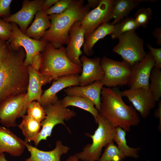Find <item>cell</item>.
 I'll list each match as a JSON object with an SVG mask.
<instances>
[{
	"label": "cell",
	"instance_id": "obj_33",
	"mask_svg": "<svg viewBox=\"0 0 161 161\" xmlns=\"http://www.w3.org/2000/svg\"><path fill=\"white\" fill-rule=\"evenodd\" d=\"M72 0H58L46 12L47 16L60 14L64 12L68 7Z\"/></svg>",
	"mask_w": 161,
	"mask_h": 161
},
{
	"label": "cell",
	"instance_id": "obj_14",
	"mask_svg": "<svg viewBox=\"0 0 161 161\" xmlns=\"http://www.w3.org/2000/svg\"><path fill=\"white\" fill-rule=\"evenodd\" d=\"M29 81L24 107L19 117H21L26 112L28 104L34 101H39L43 93V86L50 83L52 80L49 78L34 69L30 65L27 66Z\"/></svg>",
	"mask_w": 161,
	"mask_h": 161
},
{
	"label": "cell",
	"instance_id": "obj_13",
	"mask_svg": "<svg viewBox=\"0 0 161 161\" xmlns=\"http://www.w3.org/2000/svg\"><path fill=\"white\" fill-rule=\"evenodd\" d=\"M113 2V0H100L99 5L89 11L80 21L85 36L102 24L109 22Z\"/></svg>",
	"mask_w": 161,
	"mask_h": 161
},
{
	"label": "cell",
	"instance_id": "obj_46",
	"mask_svg": "<svg viewBox=\"0 0 161 161\" xmlns=\"http://www.w3.org/2000/svg\"></svg>",
	"mask_w": 161,
	"mask_h": 161
},
{
	"label": "cell",
	"instance_id": "obj_18",
	"mask_svg": "<svg viewBox=\"0 0 161 161\" xmlns=\"http://www.w3.org/2000/svg\"><path fill=\"white\" fill-rule=\"evenodd\" d=\"M78 74H72L58 78L52 85L43 92L39 102L43 107L55 103L58 100L57 93L65 88L79 85Z\"/></svg>",
	"mask_w": 161,
	"mask_h": 161
},
{
	"label": "cell",
	"instance_id": "obj_11",
	"mask_svg": "<svg viewBox=\"0 0 161 161\" xmlns=\"http://www.w3.org/2000/svg\"><path fill=\"white\" fill-rule=\"evenodd\" d=\"M26 93L7 98L0 104V123L4 126H17L16 119L23 109Z\"/></svg>",
	"mask_w": 161,
	"mask_h": 161
},
{
	"label": "cell",
	"instance_id": "obj_31",
	"mask_svg": "<svg viewBox=\"0 0 161 161\" xmlns=\"http://www.w3.org/2000/svg\"><path fill=\"white\" fill-rule=\"evenodd\" d=\"M26 112L27 115L41 123L46 117L44 108L37 101L30 103L27 106Z\"/></svg>",
	"mask_w": 161,
	"mask_h": 161
},
{
	"label": "cell",
	"instance_id": "obj_36",
	"mask_svg": "<svg viewBox=\"0 0 161 161\" xmlns=\"http://www.w3.org/2000/svg\"><path fill=\"white\" fill-rule=\"evenodd\" d=\"M42 54L37 52L33 55L31 59L30 65L36 71L39 72L43 62Z\"/></svg>",
	"mask_w": 161,
	"mask_h": 161
},
{
	"label": "cell",
	"instance_id": "obj_45",
	"mask_svg": "<svg viewBox=\"0 0 161 161\" xmlns=\"http://www.w3.org/2000/svg\"><path fill=\"white\" fill-rule=\"evenodd\" d=\"M145 161H149V160H146Z\"/></svg>",
	"mask_w": 161,
	"mask_h": 161
},
{
	"label": "cell",
	"instance_id": "obj_2",
	"mask_svg": "<svg viewBox=\"0 0 161 161\" xmlns=\"http://www.w3.org/2000/svg\"><path fill=\"white\" fill-rule=\"evenodd\" d=\"M120 91L103 87L100 95V109L99 112L115 127H120L126 132L131 126H137L140 118L137 111L123 101Z\"/></svg>",
	"mask_w": 161,
	"mask_h": 161
},
{
	"label": "cell",
	"instance_id": "obj_4",
	"mask_svg": "<svg viewBox=\"0 0 161 161\" xmlns=\"http://www.w3.org/2000/svg\"><path fill=\"white\" fill-rule=\"evenodd\" d=\"M43 52V62L39 72L52 80L81 72L82 66L71 61L66 55L64 47L55 48L47 43Z\"/></svg>",
	"mask_w": 161,
	"mask_h": 161
},
{
	"label": "cell",
	"instance_id": "obj_17",
	"mask_svg": "<svg viewBox=\"0 0 161 161\" xmlns=\"http://www.w3.org/2000/svg\"><path fill=\"white\" fill-rule=\"evenodd\" d=\"M101 60L99 57L89 58L85 55L80 57L82 71L79 78L80 86H85L101 80L104 72L100 64Z\"/></svg>",
	"mask_w": 161,
	"mask_h": 161
},
{
	"label": "cell",
	"instance_id": "obj_23",
	"mask_svg": "<svg viewBox=\"0 0 161 161\" xmlns=\"http://www.w3.org/2000/svg\"><path fill=\"white\" fill-rule=\"evenodd\" d=\"M113 27V25L110 23L105 22L85 36L83 45L84 53L88 56L92 55L93 48L95 44L99 40L103 38L108 35H110L112 31Z\"/></svg>",
	"mask_w": 161,
	"mask_h": 161
},
{
	"label": "cell",
	"instance_id": "obj_37",
	"mask_svg": "<svg viewBox=\"0 0 161 161\" xmlns=\"http://www.w3.org/2000/svg\"><path fill=\"white\" fill-rule=\"evenodd\" d=\"M12 1V0H0V17L9 14Z\"/></svg>",
	"mask_w": 161,
	"mask_h": 161
},
{
	"label": "cell",
	"instance_id": "obj_24",
	"mask_svg": "<svg viewBox=\"0 0 161 161\" xmlns=\"http://www.w3.org/2000/svg\"><path fill=\"white\" fill-rule=\"evenodd\" d=\"M46 12L40 10L36 14L35 19L24 34L36 40H40L50 27L51 22Z\"/></svg>",
	"mask_w": 161,
	"mask_h": 161
},
{
	"label": "cell",
	"instance_id": "obj_12",
	"mask_svg": "<svg viewBox=\"0 0 161 161\" xmlns=\"http://www.w3.org/2000/svg\"><path fill=\"white\" fill-rule=\"evenodd\" d=\"M154 64V60L149 51L144 58L134 64L128 84L129 88H149L151 73Z\"/></svg>",
	"mask_w": 161,
	"mask_h": 161
},
{
	"label": "cell",
	"instance_id": "obj_35",
	"mask_svg": "<svg viewBox=\"0 0 161 161\" xmlns=\"http://www.w3.org/2000/svg\"><path fill=\"white\" fill-rule=\"evenodd\" d=\"M146 46L149 49V51L153 56L155 61L154 67L161 68V48H154L148 43H146Z\"/></svg>",
	"mask_w": 161,
	"mask_h": 161
},
{
	"label": "cell",
	"instance_id": "obj_25",
	"mask_svg": "<svg viewBox=\"0 0 161 161\" xmlns=\"http://www.w3.org/2000/svg\"><path fill=\"white\" fill-rule=\"evenodd\" d=\"M63 106L66 107L73 106L78 107L90 113L95 121L99 113L93 103L89 100L83 97L67 95L61 100Z\"/></svg>",
	"mask_w": 161,
	"mask_h": 161
},
{
	"label": "cell",
	"instance_id": "obj_38",
	"mask_svg": "<svg viewBox=\"0 0 161 161\" xmlns=\"http://www.w3.org/2000/svg\"><path fill=\"white\" fill-rule=\"evenodd\" d=\"M9 50V44L0 40V66L7 55Z\"/></svg>",
	"mask_w": 161,
	"mask_h": 161
},
{
	"label": "cell",
	"instance_id": "obj_40",
	"mask_svg": "<svg viewBox=\"0 0 161 161\" xmlns=\"http://www.w3.org/2000/svg\"><path fill=\"white\" fill-rule=\"evenodd\" d=\"M154 116L157 118L159 119V123L158 129L160 131H161V100L159 101L158 107L156 109L154 113Z\"/></svg>",
	"mask_w": 161,
	"mask_h": 161
},
{
	"label": "cell",
	"instance_id": "obj_43",
	"mask_svg": "<svg viewBox=\"0 0 161 161\" xmlns=\"http://www.w3.org/2000/svg\"><path fill=\"white\" fill-rule=\"evenodd\" d=\"M65 161H79V160L75 155H70Z\"/></svg>",
	"mask_w": 161,
	"mask_h": 161
},
{
	"label": "cell",
	"instance_id": "obj_10",
	"mask_svg": "<svg viewBox=\"0 0 161 161\" xmlns=\"http://www.w3.org/2000/svg\"><path fill=\"white\" fill-rule=\"evenodd\" d=\"M122 97L127 98L143 118H146L156 106V101L149 88H129L120 91Z\"/></svg>",
	"mask_w": 161,
	"mask_h": 161
},
{
	"label": "cell",
	"instance_id": "obj_27",
	"mask_svg": "<svg viewBox=\"0 0 161 161\" xmlns=\"http://www.w3.org/2000/svg\"><path fill=\"white\" fill-rule=\"evenodd\" d=\"M126 131L120 127H115L113 141L116 143L117 146L125 157L137 159L139 157L140 148H133L127 144L126 139Z\"/></svg>",
	"mask_w": 161,
	"mask_h": 161
},
{
	"label": "cell",
	"instance_id": "obj_1",
	"mask_svg": "<svg viewBox=\"0 0 161 161\" xmlns=\"http://www.w3.org/2000/svg\"><path fill=\"white\" fill-rule=\"evenodd\" d=\"M26 54L21 47H10L0 66V104L5 99L27 92L29 81Z\"/></svg>",
	"mask_w": 161,
	"mask_h": 161
},
{
	"label": "cell",
	"instance_id": "obj_30",
	"mask_svg": "<svg viewBox=\"0 0 161 161\" xmlns=\"http://www.w3.org/2000/svg\"><path fill=\"white\" fill-rule=\"evenodd\" d=\"M104 151L98 161H122L125 157L113 141L105 147Z\"/></svg>",
	"mask_w": 161,
	"mask_h": 161
},
{
	"label": "cell",
	"instance_id": "obj_34",
	"mask_svg": "<svg viewBox=\"0 0 161 161\" xmlns=\"http://www.w3.org/2000/svg\"><path fill=\"white\" fill-rule=\"evenodd\" d=\"M12 32L11 24L0 19V40L5 41L10 39Z\"/></svg>",
	"mask_w": 161,
	"mask_h": 161
},
{
	"label": "cell",
	"instance_id": "obj_42",
	"mask_svg": "<svg viewBox=\"0 0 161 161\" xmlns=\"http://www.w3.org/2000/svg\"><path fill=\"white\" fill-rule=\"evenodd\" d=\"M88 3L86 4L89 8L97 7L99 4L100 0H88Z\"/></svg>",
	"mask_w": 161,
	"mask_h": 161
},
{
	"label": "cell",
	"instance_id": "obj_20",
	"mask_svg": "<svg viewBox=\"0 0 161 161\" xmlns=\"http://www.w3.org/2000/svg\"><path fill=\"white\" fill-rule=\"evenodd\" d=\"M103 85L101 80L85 86H75L66 88L64 92L67 95L79 96L91 101L99 112L100 109V95Z\"/></svg>",
	"mask_w": 161,
	"mask_h": 161
},
{
	"label": "cell",
	"instance_id": "obj_32",
	"mask_svg": "<svg viewBox=\"0 0 161 161\" xmlns=\"http://www.w3.org/2000/svg\"><path fill=\"white\" fill-rule=\"evenodd\" d=\"M152 14L150 8L141 7L136 12L134 18L139 27L146 28L152 18Z\"/></svg>",
	"mask_w": 161,
	"mask_h": 161
},
{
	"label": "cell",
	"instance_id": "obj_41",
	"mask_svg": "<svg viewBox=\"0 0 161 161\" xmlns=\"http://www.w3.org/2000/svg\"><path fill=\"white\" fill-rule=\"evenodd\" d=\"M58 1V0H46L44 1L40 10L46 12L48 10Z\"/></svg>",
	"mask_w": 161,
	"mask_h": 161
},
{
	"label": "cell",
	"instance_id": "obj_21",
	"mask_svg": "<svg viewBox=\"0 0 161 161\" xmlns=\"http://www.w3.org/2000/svg\"><path fill=\"white\" fill-rule=\"evenodd\" d=\"M25 145L30 154L25 161H61V156L66 154L70 150V148L64 145L60 140H57L55 148L49 151L39 149L25 142Z\"/></svg>",
	"mask_w": 161,
	"mask_h": 161
},
{
	"label": "cell",
	"instance_id": "obj_22",
	"mask_svg": "<svg viewBox=\"0 0 161 161\" xmlns=\"http://www.w3.org/2000/svg\"><path fill=\"white\" fill-rule=\"evenodd\" d=\"M155 0H115L113 2L109 17V21L114 25L122 19L128 17L131 11L137 7L141 2H155Z\"/></svg>",
	"mask_w": 161,
	"mask_h": 161
},
{
	"label": "cell",
	"instance_id": "obj_26",
	"mask_svg": "<svg viewBox=\"0 0 161 161\" xmlns=\"http://www.w3.org/2000/svg\"><path fill=\"white\" fill-rule=\"evenodd\" d=\"M21 117L22 121L18 126L24 137V141L27 143L33 141L41 130V123L27 115Z\"/></svg>",
	"mask_w": 161,
	"mask_h": 161
},
{
	"label": "cell",
	"instance_id": "obj_29",
	"mask_svg": "<svg viewBox=\"0 0 161 161\" xmlns=\"http://www.w3.org/2000/svg\"><path fill=\"white\" fill-rule=\"evenodd\" d=\"M150 80L149 90L156 102L158 101L161 97V69L154 67L151 71Z\"/></svg>",
	"mask_w": 161,
	"mask_h": 161
},
{
	"label": "cell",
	"instance_id": "obj_19",
	"mask_svg": "<svg viewBox=\"0 0 161 161\" xmlns=\"http://www.w3.org/2000/svg\"><path fill=\"white\" fill-rule=\"evenodd\" d=\"M25 143L10 130L0 125V154L6 152L13 157L20 156L26 148Z\"/></svg>",
	"mask_w": 161,
	"mask_h": 161
},
{
	"label": "cell",
	"instance_id": "obj_6",
	"mask_svg": "<svg viewBox=\"0 0 161 161\" xmlns=\"http://www.w3.org/2000/svg\"><path fill=\"white\" fill-rule=\"evenodd\" d=\"M44 108L46 117L41 123L42 128L33 141L36 146L41 141L46 140L51 136L52 129L56 125L61 124L66 127L64 121L69 120L76 115L75 111L64 107L60 100Z\"/></svg>",
	"mask_w": 161,
	"mask_h": 161
},
{
	"label": "cell",
	"instance_id": "obj_3",
	"mask_svg": "<svg viewBox=\"0 0 161 161\" xmlns=\"http://www.w3.org/2000/svg\"><path fill=\"white\" fill-rule=\"evenodd\" d=\"M83 3V0H72L62 13L48 16L51 25L41 40L57 49L67 44L69 31L72 25L77 21H81L89 11L90 8Z\"/></svg>",
	"mask_w": 161,
	"mask_h": 161
},
{
	"label": "cell",
	"instance_id": "obj_39",
	"mask_svg": "<svg viewBox=\"0 0 161 161\" xmlns=\"http://www.w3.org/2000/svg\"><path fill=\"white\" fill-rule=\"evenodd\" d=\"M152 35L156 39L157 44L160 46L161 44V27H157L154 29L152 32Z\"/></svg>",
	"mask_w": 161,
	"mask_h": 161
},
{
	"label": "cell",
	"instance_id": "obj_9",
	"mask_svg": "<svg viewBox=\"0 0 161 161\" xmlns=\"http://www.w3.org/2000/svg\"><path fill=\"white\" fill-rule=\"evenodd\" d=\"M11 24L12 32L10 39L9 47L12 48L21 47L24 49L26 54L24 64L27 66L30 64L32 56L37 52L43 51L47 42L42 40H36L29 37L23 33L16 24L12 23Z\"/></svg>",
	"mask_w": 161,
	"mask_h": 161
},
{
	"label": "cell",
	"instance_id": "obj_5",
	"mask_svg": "<svg viewBox=\"0 0 161 161\" xmlns=\"http://www.w3.org/2000/svg\"><path fill=\"white\" fill-rule=\"evenodd\" d=\"M95 121L98 126L94 134H86L92 138V143L86 145L82 151L75 154L79 160L98 161L101 155L103 148L113 141L115 127L99 113Z\"/></svg>",
	"mask_w": 161,
	"mask_h": 161
},
{
	"label": "cell",
	"instance_id": "obj_44",
	"mask_svg": "<svg viewBox=\"0 0 161 161\" xmlns=\"http://www.w3.org/2000/svg\"><path fill=\"white\" fill-rule=\"evenodd\" d=\"M0 161H8L6 158L4 153L0 154Z\"/></svg>",
	"mask_w": 161,
	"mask_h": 161
},
{
	"label": "cell",
	"instance_id": "obj_15",
	"mask_svg": "<svg viewBox=\"0 0 161 161\" xmlns=\"http://www.w3.org/2000/svg\"><path fill=\"white\" fill-rule=\"evenodd\" d=\"M44 0H24L21 9L13 14L4 18V21L18 25L20 30L25 33L34 16L40 10Z\"/></svg>",
	"mask_w": 161,
	"mask_h": 161
},
{
	"label": "cell",
	"instance_id": "obj_28",
	"mask_svg": "<svg viewBox=\"0 0 161 161\" xmlns=\"http://www.w3.org/2000/svg\"><path fill=\"white\" fill-rule=\"evenodd\" d=\"M139 27L134 17L128 16L113 25V30L110 35L112 39H116L123 33L135 31Z\"/></svg>",
	"mask_w": 161,
	"mask_h": 161
},
{
	"label": "cell",
	"instance_id": "obj_8",
	"mask_svg": "<svg viewBox=\"0 0 161 161\" xmlns=\"http://www.w3.org/2000/svg\"><path fill=\"white\" fill-rule=\"evenodd\" d=\"M100 64L104 72L101 80L103 85L111 88L128 85L132 69L129 64L123 60L117 61L104 56Z\"/></svg>",
	"mask_w": 161,
	"mask_h": 161
},
{
	"label": "cell",
	"instance_id": "obj_16",
	"mask_svg": "<svg viewBox=\"0 0 161 161\" xmlns=\"http://www.w3.org/2000/svg\"><path fill=\"white\" fill-rule=\"evenodd\" d=\"M69 35L67 46L65 48L66 55L72 62L82 66L80 56L83 54L81 48L84 42L85 31L80 21H77L72 25Z\"/></svg>",
	"mask_w": 161,
	"mask_h": 161
},
{
	"label": "cell",
	"instance_id": "obj_7",
	"mask_svg": "<svg viewBox=\"0 0 161 161\" xmlns=\"http://www.w3.org/2000/svg\"><path fill=\"white\" fill-rule=\"evenodd\" d=\"M118 43L113 48L114 52L131 66L141 60L147 54L144 48V41L135 30L126 32L120 36Z\"/></svg>",
	"mask_w": 161,
	"mask_h": 161
}]
</instances>
